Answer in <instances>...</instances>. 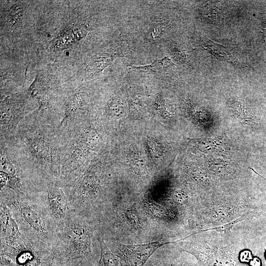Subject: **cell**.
<instances>
[{
  "mask_svg": "<svg viewBox=\"0 0 266 266\" xmlns=\"http://www.w3.org/2000/svg\"><path fill=\"white\" fill-rule=\"evenodd\" d=\"M175 241L165 239L140 244L124 245L120 244L119 256L123 266H144L148 259L161 246Z\"/></svg>",
  "mask_w": 266,
  "mask_h": 266,
  "instance_id": "obj_1",
  "label": "cell"
},
{
  "mask_svg": "<svg viewBox=\"0 0 266 266\" xmlns=\"http://www.w3.org/2000/svg\"><path fill=\"white\" fill-rule=\"evenodd\" d=\"M68 244L64 257L74 259L87 256L91 252V233L85 226L72 228L68 234Z\"/></svg>",
  "mask_w": 266,
  "mask_h": 266,
  "instance_id": "obj_2",
  "label": "cell"
},
{
  "mask_svg": "<svg viewBox=\"0 0 266 266\" xmlns=\"http://www.w3.org/2000/svg\"><path fill=\"white\" fill-rule=\"evenodd\" d=\"M13 103L3 102L0 107V125L1 130L7 133L14 131L23 116V110L19 106Z\"/></svg>",
  "mask_w": 266,
  "mask_h": 266,
  "instance_id": "obj_3",
  "label": "cell"
},
{
  "mask_svg": "<svg viewBox=\"0 0 266 266\" xmlns=\"http://www.w3.org/2000/svg\"><path fill=\"white\" fill-rule=\"evenodd\" d=\"M49 207L53 215L57 218L62 219L66 215L67 209L65 195L59 188L53 187L48 191Z\"/></svg>",
  "mask_w": 266,
  "mask_h": 266,
  "instance_id": "obj_4",
  "label": "cell"
},
{
  "mask_svg": "<svg viewBox=\"0 0 266 266\" xmlns=\"http://www.w3.org/2000/svg\"><path fill=\"white\" fill-rule=\"evenodd\" d=\"M16 204L23 218L31 227L40 233L45 231V226L42 219L32 208L20 202H17Z\"/></svg>",
  "mask_w": 266,
  "mask_h": 266,
  "instance_id": "obj_5",
  "label": "cell"
},
{
  "mask_svg": "<svg viewBox=\"0 0 266 266\" xmlns=\"http://www.w3.org/2000/svg\"><path fill=\"white\" fill-rule=\"evenodd\" d=\"M30 151L38 160L49 162L51 160V151L48 143L40 137H35L30 140Z\"/></svg>",
  "mask_w": 266,
  "mask_h": 266,
  "instance_id": "obj_6",
  "label": "cell"
},
{
  "mask_svg": "<svg viewBox=\"0 0 266 266\" xmlns=\"http://www.w3.org/2000/svg\"><path fill=\"white\" fill-rule=\"evenodd\" d=\"M98 239L100 252L99 266H123L120 257L113 254L107 247L103 235L100 234Z\"/></svg>",
  "mask_w": 266,
  "mask_h": 266,
  "instance_id": "obj_7",
  "label": "cell"
},
{
  "mask_svg": "<svg viewBox=\"0 0 266 266\" xmlns=\"http://www.w3.org/2000/svg\"><path fill=\"white\" fill-rule=\"evenodd\" d=\"M0 170L4 172L8 176L7 184L16 192H21L22 187L18 177L16 169L11 161L5 156H1Z\"/></svg>",
  "mask_w": 266,
  "mask_h": 266,
  "instance_id": "obj_8",
  "label": "cell"
},
{
  "mask_svg": "<svg viewBox=\"0 0 266 266\" xmlns=\"http://www.w3.org/2000/svg\"><path fill=\"white\" fill-rule=\"evenodd\" d=\"M174 64L167 57L156 59L151 64L143 66H132V68L141 70L150 71L157 73L167 72L171 70Z\"/></svg>",
  "mask_w": 266,
  "mask_h": 266,
  "instance_id": "obj_9",
  "label": "cell"
},
{
  "mask_svg": "<svg viewBox=\"0 0 266 266\" xmlns=\"http://www.w3.org/2000/svg\"><path fill=\"white\" fill-rule=\"evenodd\" d=\"M83 97L82 94H76L68 101L65 110V120H69L75 117L84 102Z\"/></svg>",
  "mask_w": 266,
  "mask_h": 266,
  "instance_id": "obj_10",
  "label": "cell"
},
{
  "mask_svg": "<svg viewBox=\"0 0 266 266\" xmlns=\"http://www.w3.org/2000/svg\"><path fill=\"white\" fill-rule=\"evenodd\" d=\"M114 57L107 55H102L93 58L88 66L89 71L100 72L109 66Z\"/></svg>",
  "mask_w": 266,
  "mask_h": 266,
  "instance_id": "obj_11",
  "label": "cell"
},
{
  "mask_svg": "<svg viewBox=\"0 0 266 266\" xmlns=\"http://www.w3.org/2000/svg\"><path fill=\"white\" fill-rule=\"evenodd\" d=\"M167 24L163 22L152 23L148 28L147 37L149 41H155L160 39L165 33Z\"/></svg>",
  "mask_w": 266,
  "mask_h": 266,
  "instance_id": "obj_12",
  "label": "cell"
},
{
  "mask_svg": "<svg viewBox=\"0 0 266 266\" xmlns=\"http://www.w3.org/2000/svg\"><path fill=\"white\" fill-rule=\"evenodd\" d=\"M246 217L247 216L243 215L234 220V221H233L224 225H222L220 226L213 228L211 229H209L205 230L200 231L199 232H203V231H210V230H215L217 232H224L226 233L229 231L236 223L239 222L240 221H242L244 220L245 219H246Z\"/></svg>",
  "mask_w": 266,
  "mask_h": 266,
  "instance_id": "obj_13",
  "label": "cell"
},
{
  "mask_svg": "<svg viewBox=\"0 0 266 266\" xmlns=\"http://www.w3.org/2000/svg\"><path fill=\"white\" fill-rule=\"evenodd\" d=\"M107 108L108 112L110 114L117 115L118 114H119L118 112H120L122 106L120 105V102L117 99H112L109 102Z\"/></svg>",
  "mask_w": 266,
  "mask_h": 266,
  "instance_id": "obj_14",
  "label": "cell"
},
{
  "mask_svg": "<svg viewBox=\"0 0 266 266\" xmlns=\"http://www.w3.org/2000/svg\"><path fill=\"white\" fill-rule=\"evenodd\" d=\"M147 207L152 214L158 217H161L162 215L165 212V211L161 208V206L157 204L148 203Z\"/></svg>",
  "mask_w": 266,
  "mask_h": 266,
  "instance_id": "obj_15",
  "label": "cell"
},
{
  "mask_svg": "<svg viewBox=\"0 0 266 266\" xmlns=\"http://www.w3.org/2000/svg\"><path fill=\"white\" fill-rule=\"evenodd\" d=\"M25 5H23V4H17L14 5L11 11V16L18 17L21 16L23 10L25 9Z\"/></svg>",
  "mask_w": 266,
  "mask_h": 266,
  "instance_id": "obj_16",
  "label": "cell"
},
{
  "mask_svg": "<svg viewBox=\"0 0 266 266\" xmlns=\"http://www.w3.org/2000/svg\"><path fill=\"white\" fill-rule=\"evenodd\" d=\"M253 258L252 254L249 251L246 250L242 252L239 256V260L242 263H248Z\"/></svg>",
  "mask_w": 266,
  "mask_h": 266,
  "instance_id": "obj_17",
  "label": "cell"
},
{
  "mask_svg": "<svg viewBox=\"0 0 266 266\" xmlns=\"http://www.w3.org/2000/svg\"><path fill=\"white\" fill-rule=\"evenodd\" d=\"M0 188L6 185L8 181V176L7 174L2 170H0Z\"/></svg>",
  "mask_w": 266,
  "mask_h": 266,
  "instance_id": "obj_18",
  "label": "cell"
},
{
  "mask_svg": "<svg viewBox=\"0 0 266 266\" xmlns=\"http://www.w3.org/2000/svg\"><path fill=\"white\" fill-rule=\"evenodd\" d=\"M250 266H262L261 260L258 257H254L249 262Z\"/></svg>",
  "mask_w": 266,
  "mask_h": 266,
  "instance_id": "obj_19",
  "label": "cell"
},
{
  "mask_svg": "<svg viewBox=\"0 0 266 266\" xmlns=\"http://www.w3.org/2000/svg\"><path fill=\"white\" fill-rule=\"evenodd\" d=\"M265 41L266 42V28H265Z\"/></svg>",
  "mask_w": 266,
  "mask_h": 266,
  "instance_id": "obj_20",
  "label": "cell"
},
{
  "mask_svg": "<svg viewBox=\"0 0 266 266\" xmlns=\"http://www.w3.org/2000/svg\"><path fill=\"white\" fill-rule=\"evenodd\" d=\"M265 258H266V252H265Z\"/></svg>",
  "mask_w": 266,
  "mask_h": 266,
  "instance_id": "obj_21",
  "label": "cell"
}]
</instances>
